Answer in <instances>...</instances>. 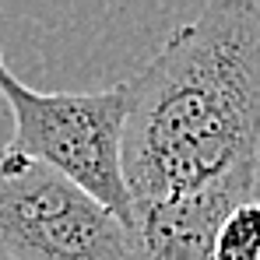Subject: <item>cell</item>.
<instances>
[{
  "instance_id": "6da1fadb",
  "label": "cell",
  "mask_w": 260,
  "mask_h": 260,
  "mask_svg": "<svg viewBox=\"0 0 260 260\" xmlns=\"http://www.w3.org/2000/svg\"><path fill=\"white\" fill-rule=\"evenodd\" d=\"M246 162H260V4L215 0L130 78V211Z\"/></svg>"
},
{
  "instance_id": "7a4b0ae2",
  "label": "cell",
  "mask_w": 260,
  "mask_h": 260,
  "mask_svg": "<svg viewBox=\"0 0 260 260\" xmlns=\"http://www.w3.org/2000/svg\"><path fill=\"white\" fill-rule=\"evenodd\" d=\"M0 95L14 120L11 144L4 151L53 166L130 225V193L123 179L130 81L102 91H39L7 67L0 49Z\"/></svg>"
},
{
  "instance_id": "3957f363",
  "label": "cell",
  "mask_w": 260,
  "mask_h": 260,
  "mask_svg": "<svg viewBox=\"0 0 260 260\" xmlns=\"http://www.w3.org/2000/svg\"><path fill=\"white\" fill-rule=\"evenodd\" d=\"M0 253L7 260H130V236L74 179L0 151Z\"/></svg>"
},
{
  "instance_id": "277c9868",
  "label": "cell",
  "mask_w": 260,
  "mask_h": 260,
  "mask_svg": "<svg viewBox=\"0 0 260 260\" xmlns=\"http://www.w3.org/2000/svg\"><path fill=\"white\" fill-rule=\"evenodd\" d=\"M257 190L260 162H246L193 190L134 204L130 260H215L218 229L239 204L257 201Z\"/></svg>"
},
{
  "instance_id": "5b68a950",
  "label": "cell",
  "mask_w": 260,
  "mask_h": 260,
  "mask_svg": "<svg viewBox=\"0 0 260 260\" xmlns=\"http://www.w3.org/2000/svg\"><path fill=\"white\" fill-rule=\"evenodd\" d=\"M215 260H260V197L239 204L218 229Z\"/></svg>"
}]
</instances>
